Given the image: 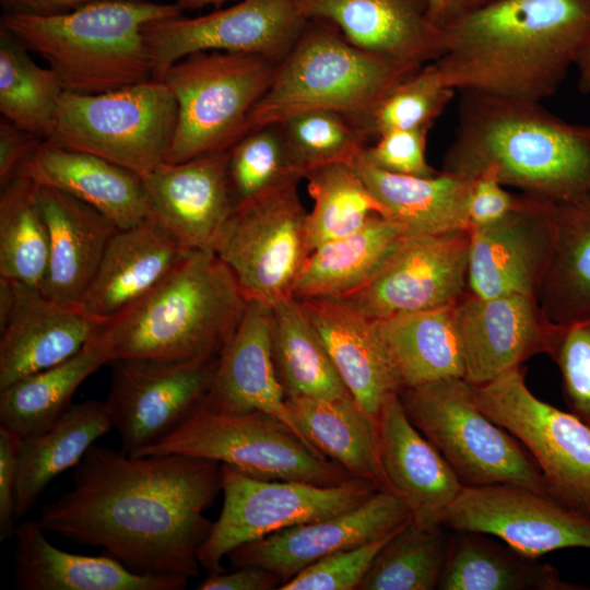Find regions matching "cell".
Returning <instances> with one entry per match:
<instances>
[{"label":"cell","instance_id":"cell-58","mask_svg":"<svg viewBox=\"0 0 590 590\" xmlns=\"http://www.w3.org/2000/svg\"><path fill=\"white\" fill-rule=\"evenodd\" d=\"M489 0H464V8L479 5Z\"/></svg>","mask_w":590,"mask_h":590},{"label":"cell","instance_id":"cell-44","mask_svg":"<svg viewBox=\"0 0 590 590\" xmlns=\"http://www.w3.org/2000/svg\"><path fill=\"white\" fill-rule=\"evenodd\" d=\"M226 167L235 209L304 178L280 123L251 129L239 138L227 149Z\"/></svg>","mask_w":590,"mask_h":590},{"label":"cell","instance_id":"cell-8","mask_svg":"<svg viewBox=\"0 0 590 590\" xmlns=\"http://www.w3.org/2000/svg\"><path fill=\"white\" fill-rule=\"evenodd\" d=\"M398 394L412 424L464 486L514 484L551 495L530 453L477 408L463 378L433 380Z\"/></svg>","mask_w":590,"mask_h":590},{"label":"cell","instance_id":"cell-32","mask_svg":"<svg viewBox=\"0 0 590 590\" xmlns=\"http://www.w3.org/2000/svg\"><path fill=\"white\" fill-rule=\"evenodd\" d=\"M286 405L299 430L323 456L378 491L394 494L381 461L377 418L352 397H288Z\"/></svg>","mask_w":590,"mask_h":590},{"label":"cell","instance_id":"cell-55","mask_svg":"<svg viewBox=\"0 0 590 590\" xmlns=\"http://www.w3.org/2000/svg\"><path fill=\"white\" fill-rule=\"evenodd\" d=\"M432 20L444 27L464 9V0H429Z\"/></svg>","mask_w":590,"mask_h":590},{"label":"cell","instance_id":"cell-49","mask_svg":"<svg viewBox=\"0 0 590 590\" xmlns=\"http://www.w3.org/2000/svg\"><path fill=\"white\" fill-rule=\"evenodd\" d=\"M428 130H390L368 145L364 157L379 169L399 175L430 177L439 173L426 160Z\"/></svg>","mask_w":590,"mask_h":590},{"label":"cell","instance_id":"cell-37","mask_svg":"<svg viewBox=\"0 0 590 590\" xmlns=\"http://www.w3.org/2000/svg\"><path fill=\"white\" fill-rule=\"evenodd\" d=\"M110 362L109 342L101 329L70 358L0 390V424L22 438L51 427L73 404L83 381Z\"/></svg>","mask_w":590,"mask_h":590},{"label":"cell","instance_id":"cell-1","mask_svg":"<svg viewBox=\"0 0 590 590\" xmlns=\"http://www.w3.org/2000/svg\"><path fill=\"white\" fill-rule=\"evenodd\" d=\"M217 462L182 455L133 457L93 445L72 486L40 511L39 523L80 545L97 546L128 569L193 578L213 522Z\"/></svg>","mask_w":590,"mask_h":590},{"label":"cell","instance_id":"cell-34","mask_svg":"<svg viewBox=\"0 0 590 590\" xmlns=\"http://www.w3.org/2000/svg\"><path fill=\"white\" fill-rule=\"evenodd\" d=\"M373 322L402 389L442 378L464 379L456 304Z\"/></svg>","mask_w":590,"mask_h":590},{"label":"cell","instance_id":"cell-19","mask_svg":"<svg viewBox=\"0 0 590 590\" xmlns=\"http://www.w3.org/2000/svg\"><path fill=\"white\" fill-rule=\"evenodd\" d=\"M411 519L409 507L398 495L378 491L350 510L240 545L227 558L233 568L256 566L270 570L283 585L312 563L382 539Z\"/></svg>","mask_w":590,"mask_h":590},{"label":"cell","instance_id":"cell-7","mask_svg":"<svg viewBox=\"0 0 590 590\" xmlns=\"http://www.w3.org/2000/svg\"><path fill=\"white\" fill-rule=\"evenodd\" d=\"M281 61L255 54L201 51L162 76L177 103V122L165 162L182 163L225 151L245 134L248 118Z\"/></svg>","mask_w":590,"mask_h":590},{"label":"cell","instance_id":"cell-9","mask_svg":"<svg viewBox=\"0 0 590 590\" xmlns=\"http://www.w3.org/2000/svg\"><path fill=\"white\" fill-rule=\"evenodd\" d=\"M182 455L226 464L248 476L332 486L352 476L279 418L252 411L200 408L174 433L138 456Z\"/></svg>","mask_w":590,"mask_h":590},{"label":"cell","instance_id":"cell-13","mask_svg":"<svg viewBox=\"0 0 590 590\" xmlns=\"http://www.w3.org/2000/svg\"><path fill=\"white\" fill-rule=\"evenodd\" d=\"M297 185L235 209L214 243L213 251L248 300L272 306L293 297L310 253L308 213Z\"/></svg>","mask_w":590,"mask_h":590},{"label":"cell","instance_id":"cell-42","mask_svg":"<svg viewBox=\"0 0 590 590\" xmlns=\"http://www.w3.org/2000/svg\"><path fill=\"white\" fill-rule=\"evenodd\" d=\"M446 530L408 521L378 552L358 590L438 589L451 538Z\"/></svg>","mask_w":590,"mask_h":590},{"label":"cell","instance_id":"cell-4","mask_svg":"<svg viewBox=\"0 0 590 590\" xmlns=\"http://www.w3.org/2000/svg\"><path fill=\"white\" fill-rule=\"evenodd\" d=\"M247 303L234 274L212 249L192 250L156 288L107 320L102 330L111 362L212 359L233 338Z\"/></svg>","mask_w":590,"mask_h":590},{"label":"cell","instance_id":"cell-54","mask_svg":"<svg viewBox=\"0 0 590 590\" xmlns=\"http://www.w3.org/2000/svg\"><path fill=\"white\" fill-rule=\"evenodd\" d=\"M3 13L24 15H59L82 7L109 0H0ZM140 1V0H133Z\"/></svg>","mask_w":590,"mask_h":590},{"label":"cell","instance_id":"cell-10","mask_svg":"<svg viewBox=\"0 0 590 590\" xmlns=\"http://www.w3.org/2000/svg\"><path fill=\"white\" fill-rule=\"evenodd\" d=\"M177 103L157 78L99 94L64 91L49 139L144 178L165 162Z\"/></svg>","mask_w":590,"mask_h":590},{"label":"cell","instance_id":"cell-52","mask_svg":"<svg viewBox=\"0 0 590 590\" xmlns=\"http://www.w3.org/2000/svg\"><path fill=\"white\" fill-rule=\"evenodd\" d=\"M282 580L274 573L256 566H243L226 573H211L198 590H271L279 589Z\"/></svg>","mask_w":590,"mask_h":590},{"label":"cell","instance_id":"cell-6","mask_svg":"<svg viewBox=\"0 0 590 590\" xmlns=\"http://www.w3.org/2000/svg\"><path fill=\"white\" fill-rule=\"evenodd\" d=\"M420 68L364 50L333 25L308 20L252 109L245 134L309 110L338 113L364 132L378 103Z\"/></svg>","mask_w":590,"mask_h":590},{"label":"cell","instance_id":"cell-24","mask_svg":"<svg viewBox=\"0 0 590 590\" xmlns=\"http://www.w3.org/2000/svg\"><path fill=\"white\" fill-rule=\"evenodd\" d=\"M377 422L381 461L394 494L406 504L416 524L442 527L445 511L464 485L440 451L412 424L398 392L385 398Z\"/></svg>","mask_w":590,"mask_h":590},{"label":"cell","instance_id":"cell-25","mask_svg":"<svg viewBox=\"0 0 590 590\" xmlns=\"http://www.w3.org/2000/svg\"><path fill=\"white\" fill-rule=\"evenodd\" d=\"M154 215L111 235L82 306L105 321L156 288L190 253Z\"/></svg>","mask_w":590,"mask_h":590},{"label":"cell","instance_id":"cell-17","mask_svg":"<svg viewBox=\"0 0 590 590\" xmlns=\"http://www.w3.org/2000/svg\"><path fill=\"white\" fill-rule=\"evenodd\" d=\"M469 252L470 231L405 236L367 284L339 298L371 320L455 305L468 290Z\"/></svg>","mask_w":590,"mask_h":590},{"label":"cell","instance_id":"cell-26","mask_svg":"<svg viewBox=\"0 0 590 590\" xmlns=\"http://www.w3.org/2000/svg\"><path fill=\"white\" fill-rule=\"evenodd\" d=\"M16 174L63 191L96 209L117 228L152 215L143 178L99 156L40 140Z\"/></svg>","mask_w":590,"mask_h":590},{"label":"cell","instance_id":"cell-2","mask_svg":"<svg viewBox=\"0 0 590 590\" xmlns=\"http://www.w3.org/2000/svg\"><path fill=\"white\" fill-rule=\"evenodd\" d=\"M442 28L434 62L449 87L541 103L590 38V0H489Z\"/></svg>","mask_w":590,"mask_h":590},{"label":"cell","instance_id":"cell-3","mask_svg":"<svg viewBox=\"0 0 590 590\" xmlns=\"http://www.w3.org/2000/svg\"><path fill=\"white\" fill-rule=\"evenodd\" d=\"M441 170L472 179L493 167L504 186L551 202L590 196V126L541 103L461 91Z\"/></svg>","mask_w":590,"mask_h":590},{"label":"cell","instance_id":"cell-33","mask_svg":"<svg viewBox=\"0 0 590 590\" xmlns=\"http://www.w3.org/2000/svg\"><path fill=\"white\" fill-rule=\"evenodd\" d=\"M404 237L398 224L374 214L357 232L312 249L292 296L337 298L359 290L382 269Z\"/></svg>","mask_w":590,"mask_h":590},{"label":"cell","instance_id":"cell-57","mask_svg":"<svg viewBox=\"0 0 590 590\" xmlns=\"http://www.w3.org/2000/svg\"><path fill=\"white\" fill-rule=\"evenodd\" d=\"M229 0H176L181 10H198L208 5H221Z\"/></svg>","mask_w":590,"mask_h":590},{"label":"cell","instance_id":"cell-22","mask_svg":"<svg viewBox=\"0 0 590 590\" xmlns=\"http://www.w3.org/2000/svg\"><path fill=\"white\" fill-rule=\"evenodd\" d=\"M307 20L327 22L355 46L422 67L445 52L446 36L429 0H295Z\"/></svg>","mask_w":590,"mask_h":590},{"label":"cell","instance_id":"cell-46","mask_svg":"<svg viewBox=\"0 0 590 590\" xmlns=\"http://www.w3.org/2000/svg\"><path fill=\"white\" fill-rule=\"evenodd\" d=\"M456 90L449 87L435 62L421 67L378 103L364 126L368 140L390 130H429Z\"/></svg>","mask_w":590,"mask_h":590},{"label":"cell","instance_id":"cell-5","mask_svg":"<svg viewBox=\"0 0 590 590\" xmlns=\"http://www.w3.org/2000/svg\"><path fill=\"white\" fill-rule=\"evenodd\" d=\"M181 11L176 2L109 0L59 15L3 13L0 25L47 63L64 91L99 94L156 78L143 27Z\"/></svg>","mask_w":590,"mask_h":590},{"label":"cell","instance_id":"cell-38","mask_svg":"<svg viewBox=\"0 0 590 590\" xmlns=\"http://www.w3.org/2000/svg\"><path fill=\"white\" fill-rule=\"evenodd\" d=\"M550 206L554 246L536 299L550 322L568 323L590 316V196Z\"/></svg>","mask_w":590,"mask_h":590},{"label":"cell","instance_id":"cell-31","mask_svg":"<svg viewBox=\"0 0 590 590\" xmlns=\"http://www.w3.org/2000/svg\"><path fill=\"white\" fill-rule=\"evenodd\" d=\"M368 190L405 236L469 231L468 200L472 179L439 170L418 177L385 172L363 153L352 163Z\"/></svg>","mask_w":590,"mask_h":590},{"label":"cell","instance_id":"cell-11","mask_svg":"<svg viewBox=\"0 0 590 590\" xmlns=\"http://www.w3.org/2000/svg\"><path fill=\"white\" fill-rule=\"evenodd\" d=\"M221 468L223 506L198 551L200 566L209 574L225 571L222 559L240 545L350 510L378 492L358 477L321 486L256 479L226 464Z\"/></svg>","mask_w":590,"mask_h":590},{"label":"cell","instance_id":"cell-15","mask_svg":"<svg viewBox=\"0 0 590 590\" xmlns=\"http://www.w3.org/2000/svg\"><path fill=\"white\" fill-rule=\"evenodd\" d=\"M219 359L111 362L105 404L120 437V451L138 456L192 416L211 389Z\"/></svg>","mask_w":590,"mask_h":590},{"label":"cell","instance_id":"cell-51","mask_svg":"<svg viewBox=\"0 0 590 590\" xmlns=\"http://www.w3.org/2000/svg\"><path fill=\"white\" fill-rule=\"evenodd\" d=\"M22 437L0 424V539L13 536L15 524V484Z\"/></svg>","mask_w":590,"mask_h":590},{"label":"cell","instance_id":"cell-23","mask_svg":"<svg viewBox=\"0 0 590 590\" xmlns=\"http://www.w3.org/2000/svg\"><path fill=\"white\" fill-rule=\"evenodd\" d=\"M227 150L162 163L143 178L152 215L189 250L212 249L235 211Z\"/></svg>","mask_w":590,"mask_h":590},{"label":"cell","instance_id":"cell-14","mask_svg":"<svg viewBox=\"0 0 590 590\" xmlns=\"http://www.w3.org/2000/svg\"><path fill=\"white\" fill-rule=\"evenodd\" d=\"M307 23L295 0H240L197 17L153 20L143 27V37L155 75L162 79L175 62L201 51L255 54L281 61Z\"/></svg>","mask_w":590,"mask_h":590},{"label":"cell","instance_id":"cell-21","mask_svg":"<svg viewBox=\"0 0 590 590\" xmlns=\"http://www.w3.org/2000/svg\"><path fill=\"white\" fill-rule=\"evenodd\" d=\"M464 380L489 382L545 353L552 322L534 295L482 298L465 292L456 303Z\"/></svg>","mask_w":590,"mask_h":590},{"label":"cell","instance_id":"cell-35","mask_svg":"<svg viewBox=\"0 0 590 590\" xmlns=\"http://www.w3.org/2000/svg\"><path fill=\"white\" fill-rule=\"evenodd\" d=\"M105 401L72 404L51 427L22 438L16 469L15 516L26 515L46 486L75 467L95 441L113 430Z\"/></svg>","mask_w":590,"mask_h":590},{"label":"cell","instance_id":"cell-36","mask_svg":"<svg viewBox=\"0 0 590 590\" xmlns=\"http://www.w3.org/2000/svg\"><path fill=\"white\" fill-rule=\"evenodd\" d=\"M441 590H585L565 581L550 564L540 563L503 541L476 532H455L440 579Z\"/></svg>","mask_w":590,"mask_h":590},{"label":"cell","instance_id":"cell-28","mask_svg":"<svg viewBox=\"0 0 590 590\" xmlns=\"http://www.w3.org/2000/svg\"><path fill=\"white\" fill-rule=\"evenodd\" d=\"M297 300L352 398L377 418L385 398L402 387L373 320L343 298Z\"/></svg>","mask_w":590,"mask_h":590},{"label":"cell","instance_id":"cell-45","mask_svg":"<svg viewBox=\"0 0 590 590\" xmlns=\"http://www.w3.org/2000/svg\"><path fill=\"white\" fill-rule=\"evenodd\" d=\"M288 150L305 175L335 163L352 164L368 146V138L344 116L309 110L280 122Z\"/></svg>","mask_w":590,"mask_h":590},{"label":"cell","instance_id":"cell-12","mask_svg":"<svg viewBox=\"0 0 590 590\" xmlns=\"http://www.w3.org/2000/svg\"><path fill=\"white\" fill-rule=\"evenodd\" d=\"M471 393L477 408L530 453L551 496L590 519V427L535 397L521 367L471 385Z\"/></svg>","mask_w":590,"mask_h":590},{"label":"cell","instance_id":"cell-18","mask_svg":"<svg viewBox=\"0 0 590 590\" xmlns=\"http://www.w3.org/2000/svg\"><path fill=\"white\" fill-rule=\"evenodd\" d=\"M106 321L0 278V390L76 354Z\"/></svg>","mask_w":590,"mask_h":590},{"label":"cell","instance_id":"cell-56","mask_svg":"<svg viewBox=\"0 0 590 590\" xmlns=\"http://www.w3.org/2000/svg\"><path fill=\"white\" fill-rule=\"evenodd\" d=\"M575 66L579 72V90L582 93H590V38L581 49Z\"/></svg>","mask_w":590,"mask_h":590},{"label":"cell","instance_id":"cell-47","mask_svg":"<svg viewBox=\"0 0 590 590\" xmlns=\"http://www.w3.org/2000/svg\"><path fill=\"white\" fill-rule=\"evenodd\" d=\"M545 354L559 369L568 410L590 427V316L553 323Z\"/></svg>","mask_w":590,"mask_h":590},{"label":"cell","instance_id":"cell-50","mask_svg":"<svg viewBox=\"0 0 590 590\" xmlns=\"http://www.w3.org/2000/svg\"><path fill=\"white\" fill-rule=\"evenodd\" d=\"M524 201V193L514 194L504 188L495 169L486 167L472 178L468 200L469 231L488 225L511 211Z\"/></svg>","mask_w":590,"mask_h":590},{"label":"cell","instance_id":"cell-27","mask_svg":"<svg viewBox=\"0 0 590 590\" xmlns=\"http://www.w3.org/2000/svg\"><path fill=\"white\" fill-rule=\"evenodd\" d=\"M201 408L229 414L261 411L284 422L307 440L291 415L276 376L271 305L248 300L237 330L220 356L213 384Z\"/></svg>","mask_w":590,"mask_h":590},{"label":"cell","instance_id":"cell-41","mask_svg":"<svg viewBox=\"0 0 590 590\" xmlns=\"http://www.w3.org/2000/svg\"><path fill=\"white\" fill-rule=\"evenodd\" d=\"M0 186V278L42 290L49 237L36 201L37 185L16 174Z\"/></svg>","mask_w":590,"mask_h":590},{"label":"cell","instance_id":"cell-29","mask_svg":"<svg viewBox=\"0 0 590 590\" xmlns=\"http://www.w3.org/2000/svg\"><path fill=\"white\" fill-rule=\"evenodd\" d=\"M39 521L16 524L13 585L20 590H182L188 578L139 574L108 555L73 554L54 546Z\"/></svg>","mask_w":590,"mask_h":590},{"label":"cell","instance_id":"cell-40","mask_svg":"<svg viewBox=\"0 0 590 590\" xmlns=\"http://www.w3.org/2000/svg\"><path fill=\"white\" fill-rule=\"evenodd\" d=\"M0 25V111L2 118L42 140L51 137L64 88L48 67Z\"/></svg>","mask_w":590,"mask_h":590},{"label":"cell","instance_id":"cell-39","mask_svg":"<svg viewBox=\"0 0 590 590\" xmlns=\"http://www.w3.org/2000/svg\"><path fill=\"white\" fill-rule=\"evenodd\" d=\"M271 342L276 376L286 398L352 397L296 298L271 306Z\"/></svg>","mask_w":590,"mask_h":590},{"label":"cell","instance_id":"cell-43","mask_svg":"<svg viewBox=\"0 0 590 590\" xmlns=\"http://www.w3.org/2000/svg\"><path fill=\"white\" fill-rule=\"evenodd\" d=\"M307 189L314 200L307 226L310 251L361 229L384 209L352 164L335 163L309 170Z\"/></svg>","mask_w":590,"mask_h":590},{"label":"cell","instance_id":"cell-53","mask_svg":"<svg viewBox=\"0 0 590 590\" xmlns=\"http://www.w3.org/2000/svg\"><path fill=\"white\" fill-rule=\"evenodd\" d=\"M42 139L15 126L5 118L0 121V185L16 175V172Z\"/></svg>","mask_w":590,"mask_h":590},{"label":"cell","instance_id":"cell-16","mask_svg":"<svg viewBox=\"0 0 590 590\" xmlns=\"http://www.w3.org/2000/svg\"><path fill=\"white\" fill-rule=\"evenodd\" d=\"M441 526L495 536L532 557L564 548L590 550V519L548 494L514 484L464 486Z\"/></svg>","mask_w":590,"mask_h":590},{"label":"cell","instance_id":"cell-30","mask_svg":"<svg viewBox=\"0 0 590 590\" xmlns=\"http://www.w3.org/2000/svg\"><path fill=\"white\" fill-rule=\"evenodd\" d=\"M49 237L42 292L63 305H82L105 248L117 227L87 203L50 187L36 188Z\"/></svg>","mask_w":590,"mask_h":590},{"label":"cell","instance_id":"cell-48","mask_svg":"<svg viewBox=\"0 0 590 590\" xmlns=\"http://www.w3.org/2000/svg\"><path fill=\"white\" fill-rule=\"evenodd\" d=\"M396 532L330 554L307 566L278 590H358L374 558Z\"/></svg>","mask_w":590,"mask_h":590},{"label":"cell","instance_id":"cell-20","mask_svg":"<svg viewBox=\"0 0 590 590\" xmlns=\"http://www.w3.org/2000/svg\"><path fill=\"white\" fill-rule=\"evenodd\" d=\"M554 236L550 201L524 193L518 209L470 231L467 291L482 298L536 296Z\"/></svg>","mask_w":590,"mask_h":590}]
</instances>
